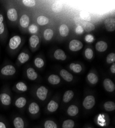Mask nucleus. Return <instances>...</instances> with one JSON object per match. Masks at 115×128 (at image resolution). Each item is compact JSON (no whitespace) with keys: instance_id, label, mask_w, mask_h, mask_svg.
<instances>
[{"instance_id":"nucleus-8","label":"nucleus","mask_w":115,"mask_h":128,"mask_svg":"<svg viewBox=\"0 0 115 128\" xmlns=\"http://www.w3.org/2000/svg\"><path fill=\"white\" fill-rule=\"evenodd\" d=\"M0 101L3 105L8 106L12 103V98L7 93H2L0 94Z\"/></svg>"},{"instance_id":"nucleus-3","label":"nucleus","mask_w":115,"mask_h":128,"mask_svg":"<svg viewBox=\"0 0 115 128\" xmlns=\"http://www.w3.org/2000/svg\"><path fill=\"white\" fill-rule=\"evenodd\" d=\"M48 93V90L46 87L45 86H40L37 90L36 95L39 100L44 101L47 98Z\"/></svg>"},{"instance_id":"nucleus-30","label":"nucleus","mask_w":115,"mask_h":128,"mask_svg":"<svg viewBox=\"0 0 115 128\" xmlns=\"http://www.w3.org/2000/svg\"><path fill=\"white\" fill-rule=\"evenodd\" d=\"M75 126V122L72 120H65L62 124V128H73Z\"/></svg>"},{"instance_id":"nucleus-15","label":"nucleus","mask_w":115,"mask_h":128,"mask_svg":"<svg viewBox=\"0 0 115 128\" xmlns=\"http://www.w3.org/2000/svg\"><path fill=\"white\" fill-rule=\"evenodd\" d=\"M20 24L22 27L26 28L28 27L29 24V18L26 14H23L20 19Z\"/></svg>"},{"instance_id":"nucleus-19","label":"nucleus","mask_w":115,"mask_h":128,"mask_svg":"<svg viewBox=\"0 0 115 128\" xmlns=\"http://www.w3.org/2000/svg\"><path fill=\"white\" fill-rule=\"evenodd\" d=\"M58 106L59 105L57 102L53 100H52L48 104L47 109L50 112H54L58 109Z\"/></svg>"},{"instance_id":"nucleus-12","label":"nucleus","mask_w":115,"mask_h":128,"mask_svg":"<svg viewBox=\"0 0 115 128\" xmlns=\"http://www.w3.org/2000/svg\"><path fill=\"white\" fill-rule=\"evenodd\" d=\"M60 76L65 80L67 82H71L72 81L73 77L71 73L65 69H62L60 71Z\"/></svg>"},{"instance_id":"nucleus-7","label":"nucleus","mask_w":115,"mask_h":128,"mask_svg":"<svg viewBox=\"0 0 115 128\" xmlns=\"http://www.w3.org/2000/svg\"><path fill=\"white\" fill-rule=\"evenodd\" d=\"M103 86L106 91L109 92H112L115 90V85L114 83L109 78H106L104 80Z\"/></svg>"},{"instance_id":"nucleus-11","label":"nucleus","mask_w":115,"mask_h":128,"mask_svg":"<svg viewBox=\"0 0 115 128\" xmlns=\"http://www.w3.org/2000/svg\"><path fill=\"white\" fill-rule=\"evenodd\" d=\"M40 111V107L38 104L33 102L31 103L28 106V111L32 115H36L39 113Z\"/></svg>"},{"instance_id":"nucleus-27","label":"nucleus","mask_w":115,"mask_h":128,"mask_svg":"<svg viewBox=\"0 0 115 128\" xmlns=\"http://www.w3.org/2000/svg\"><path fill=\"white\" fill-rule=\"evenodd\" d=\"M104 108L106 111L110 112L115 110V103L112 101H108L104 104Z\"/></svg>"},{"instance_id":"nucleus-5","label":"nucleus","mask_w":115,"mask_h":128,"mask_svg":"<svg viewBox=\"0 0 115 128\" xmlns=\"http://www.w3.org/2000/svg\"><path fill=\"white\" fill-rule=\"evenodd\" d=\"M83 47L82 42L77 40H73L69 43V49L72 51H78Z\"/></svg>"},{"instance_id":"nucleus-25","label":"nucleus","mask_w":115,"mask_h":128,"mask_svg":"<svg viewBox=\"0 0 115 128\" xmlns=\"http://www.w3.org/2000/svg\"><path fill=\"white\" fill-rule=\"evenodd\" d=\"M26 104V99L24 97H20L15 102V106L18 108H22Z\"/></svg>"},{"instance_id":"nucleus-37","label":"nucleus","mask_w":115,"mask_h":128,"mask_svg":"<svg viewBox=\"0 0 115 128\" xmlns=\"http://www.w3.org/2000/svg\"><path fill=\"white\" fill-rule=\"evenodd\" d=\"M22 3L26 7H32L35 6L36 2L34 0H23Z\"/></svg>"},{"instance_id":"nucleus-17","label":"nucleus","mask_w":115,"mask_h":128,"mask_svg":"<svg viewBox=\"0 0 115 128\" xmlns=\"http://www.w3.org/2000/svg\"><path fill=\"white\" fill-rule=\"evenodd\" d=\"M108 48L107 44L105 42L100 41L98 42L96 45V48L99 52H104L107 50Z\"/></svg>"},{"instance_id":"nucleus-42","label":"nucleus","mask_w":115,"mask_h":128,"mask_svg":"<svg viewBox=\"0 0 115 128\" xmlns=\"http://www.w3.org/2000/svg\"><path fill=\"white\" fill-rule=\"evenodd\" d=\"M84 32V29L82 26H78L75 29V33L77 34H82Z\"/></svg>"},{"instance_id":"nucleus-34","label":"nucleus","mask_w":115,"mask_h":128,"mask_svg":"<svg viewBox=\"0 0 115 128\" xmlns=\"http://www.w3.org/2000/svg\"><path fill=\"white\" fill-rule=\"evenodd\" d=\"M80 16L82 20H85L86 22H88L91 20V16L90 14L85 11H81L80 12Z\"/></svg>"},{"instance_id":"nucleus-14","label":"nucleus","mask_w":115,"mask_h":128,"mask_svg":"<svg viewBox=\"0 0 115 128\" xmlns=\"http://www.w3.org/2000/svg\"><path fill=\"white\" fill-rule=\"evenodd\" d=\"M54 58L57 60H65L67 58V56L65 52L61 49L56 50L54 52Z\"/></svg>"},{"instance_id":"nucleus-45","label":"nucleus","mask_w":115,"mask_h":128,"mask_svg":"<svg viewBox=\"0 0 115 128\" xmlns=\"http://www.w3.org/2000/svg\"><path fill=\"white\" fill-rule=\"evenodd\" d=\"M0 128H7L6 124L2 121H0Z\"/></svg>"},{"instance_id":"nucleus-46","label":"nucleus","mask_w":115,"mask_h":128,"mask_svg":"<svg viewBox=\"0 0 115 128\" xmlns=\"http://www.w3.org/2000/svg\"><path fill=\"white\" fill-rule=\"evenodd\" d=\"M91 128V127H88V128Z\"/></svg>"},{"instance_id":"nucleus-39","label":"nucleus","mask_w":115,"mask_h":128,"mask_svg":"<svg viewBox=\"0 0 115 128\" xmlns=\"http://www.w3.org/2000/svg\"><path fill=\"white\" fill-rule=\"evenodd\" d=\"M4 16L2 14H0V34H2L4 33L5 27L3 23Z\"/></svg>"},{"instance_id":"nucleus-22","label":"nucleus","mask_w":115,"mask_h":128,"mask_svg":"<svg viewBox=\"0 0 115 128\" xmlns=\"http://www.w3.org/2000/svg\"><path fill=\"white\" fill-rule=\"evenodd\" d=\"M48 81L52 84H57L60 82V78L56 74H52L49 76Z\"/></svg>"},{"instance_id":"nucleus-18","label":"nucleus","mask_w":115,"mask_h":128,"mask_svg":"<svg viewBox=\"0 0 115 128\" xmlns=\"http://www.w3.org/2000/svg\"><path fill=\"white\" fill-rule=\"evenodd\" d=\"M74 95V93L72 90H68L66 91L64 94L63 98H62L63 102L65 103L69 102L73 98Z\"/></svg>"},{"instance_id":"nucleus-41","label":"nucleus","mask_w":115,"mask_h":128,"mask_svg":"<svg viewBox=\"0 0 115 128\" xmlns=\"http://www.w3.org/2000/svg\"><path fill=\"white\" fill-rule=\"evenodd\" d=\"M38 30V28L35 24L31 25L28 27V31L29 32L32 34H36Z\"/></svg>"},{"instance_id":"nucleus-21","label":"nucleus","mask_w":115,"mask_h":128,"mask_svg":"<svg viewBox=\"0 0 115 128\" xmlns=\"http://www.w3.org/2000/svg\"><path fill=\"white\" fill-rule=\"evenodd\" d=\"M87 80L89 81V82L92 84H97V82L99 81V78H98V76L95 73H94L93 72L89 73L88 74Z\"/></svg>"},{"instance_id":"nucleus-9","label":"nucleus","mask_w":115,"mask_h":128,"mask_svg":"<svg viewBox=\"0 0 115 128\" xmlns=\"http://www.w3.org/2000/svg\"><path fill=\"white\" fill-rule=\"evenodd\" d=\"M7 18L10 21L15 22L18 18L17 10L15 8H10L8 10L7 13Z\"/></svg>"},{"instance_id":"nucleus-38","label":"nucleus","mask_w":115,"mask_h":128,"mask_svg":"<svg viewBox=\"0 0 115 128\" xmlns=\"http://www.w3.org/2000/svg\"><path fill=\"white\" fill-rule=\"evenodd\" d=\"M85 55L87 59H91L93 56V52L91 48H87L85 52Z\"/></svg>"},{"instance_id":"nucleus-13","label":"nucleus","mask_w":115,"mask_h":128,"mask_svg":"<svg viewBox=\"0 0 115 128\" xmlns=\"http://www.w3.org/2000/svg\"><path fill=\"white\" fill-rule=\"evenodd\" d=\"M28 78L31 80H35L38 78V74L33 68H28L26 71Z\"/></svg>"},{"instance_id":"nucleus-36","label":"nucleus","mask_w":115,"mask_h":128,"mask_svg":"<svg viewBox=\"0 0 115 128\" xmlns=\"http://www.w3.org/2000/svg\"><path fill=\"white\" fill-rule=\"evenodd\" d=\"M34 64L37 68H41L44 67L45 65V62L44 60L42 58H37L35 60Z\"/></svg>"},{"instance_id":"nucleus-1","label":"nucleus","mask_w":115,"mask_h":128,"mask_svg":"<svg viewBox=\"0 0 115 128\" xmlns=\"http://www.w3.org/2000/svg\"><path fill=\"white\" fill-rule=\"evenodd\" d=\"M96 104V100L92 95H88L85 98L83 102V105L86 109H92Z\"/></svg>"},{"instance_id":"nucleus-44","label":"nucleus","mask_w":115,"mask_h":128,"mask_svg":"<svg viewBox=\"0 0 115 128\" xmlns=\"http://www.w3.org/2000/svg\"><path fill=\"white\" fill-rule=\"evenodd\" d=\"M110 71L112 73H115V64L113 63L110 67Z\"/></svg>"},{"instance_id":"nucleus-33","label":"nucleus","mask_w":115,"mask_h":128,"mask_svg":"<svg viewBox=\"0 0 115 128\" xmlns=\"http://www.w3.org/2000/svg\"><path fill=\"white\" fill-rule=\"evenodd\" d=\"M16 87L17 89L19 91L25 92L27 90V87L26 84L22 82H18L16 85Z\"/></svg>"},{"instance_id":"nucleus-29","label":"nucleus","mask_w":115,"mask_h":128,"mask_svg":"<svg viewBox=\"0 0 115 128\" xmlns=\"http://www.w3.org/2000/svg\"><path fill=\"white\" fill-rule=\"evenodd\" d=\"M37 23L40 26H44L48 24L49 22V18L44 16H40L38 17L37 20Z\"/></svg>"},{"instance_id":"nucleus-10","label":"nucleus","mask_w":115,"mask_h":128,"mask_svg":"<svg viewBox=\"0 0 115 128\" xmlns=\"http://www.w3.org/2000/svg\"><path fill=\"white\" fill-rule=\"evenodd\" d=\"M13 124L15 128H24L25 122L22 117L17 116L14 118Z\"/></svg>"},{"instance_id":"nucleus-2","label":"nucleus","mask_w":115,"mask_h":128,"mask_svg":"<svg viewBox=\"0 0 115 128\" xmlns=\"http://www.w3.org/2000/svg\"><path fill=\"white\" fill-rule=\"evenodd\" d=\"M21 43V38L19 36H15L10 39L9 46L12 50L16 49Z\"/></svg>"},{"instance_id":"nucleus-16","label":"nucleus","mask_w":115,"mask_h":128,"mask_svg":"<svg viewBox=\"0 0 115 128\" xmlns=\"http://www.w3.org/2000/svg\"><path fill=\"white\" fill-rule=\"evenodd\" d=\"M79 112V108L76 105L72 104L69 106L67 110V113L70 116H75Z\"/></svg>"},{"instance_id":"nucleus-31","label":"nucleus","mask_w":115,"mask_h":128,"mask_svg":"<svg viewBox=\"0 0 115 128\" xmlns=\"http://www.w3.org/2000/svg\"><path fill=\"white\" fill-rule=\"evenodd\" d=\"M54 35V32L51 29H47L45 30L44 33V36L45 40H50L53 38Z\"/></svg>"},{"instance_id":"nucleus-35","label":"nucleus","mask_w":115,"mask_h":128,"mask_svg":"<svg viewBox=\"0 0 115 128\" xmlns=\"http://www.w3.org/2000/svg\"><path fill=\"white\" fill-rule=\"evenodd\" d=\"M45 128H58L57 124L53 120H46L44 124Z\"/></svg>"},{"instance_id":"nucleus-28","label":"nucleus","mask_w":115,"mask_h":128,"mask_svg":"<svg viewBox=\"0 0 115 128\" xmlns=\"http://www.w3.org/2000/svg\"><path fill=\"white\" fill-rule=\"evenodd\" d=\"M29 59V55L27 54V53L23 52L20 53L18 57V60L21 64L25 63Z\"/></svg>"},{"instance_id":"nucleus-6","label":"nucleus","mask_w":115,"mask_h":128,"mask_svg":"<svg viewBox=\"0 0 115 128\" xmlns=\"http://www.w3.org/2000/svg\"><path fill=\"white\" fill-rule=\"evenodd\" d=\"M105 28L107 31L109 32L113 31L115 29V18H107L104 22Z\"/></svg>"},{"instance_id":"nucleus-24","label":"nucleus","mask_w":115,"mask_h":128,"mask_svg":"<svg viewBox=\"0 0 115 128\" xmlns=\"http://www.w3.org/2000/svg\"><path fill=\"white\" fill-rule=\"evenodd\" d=\"M82 27L87 32H89L94 30L96 28L95 26L93 24L87 22H85L82 24Z\"/></svg>"},{"instance_id":"nucleus-32","label":"nucleus","mask_w":115,"mask_h":128,"mask_svg":"<svg viewBox=\"0 0 115 128\" xmlns=\"http://www.w3.org/2000/svg\"><path fill=\"white\" fill-rule=\"evenodd\" d=\"M70 68L74 72L77 73L81 72L82 70V67L80 64L75 63H71L70 65Z\"/></svg>"},{"instance_id":"nucleus-43","label":"nucleus","mask_w":115,"mask_h":128,"mask_svg":"<svg viewBox=\"0 0 115 128\" xmlns=\"http://www.w3.org/2000/svg\"><path fill=\"white\" fill-rule=\"evenodd\" d=\"M85 40L86 41H87V42H91L93 40H94V38L92 35L90 34H88L85 37Z\"/></svg>"},{"instance_id":"nucleus-20","label":"nucleus","mask_w":115,"mask_h":128,"mask_svg":"<svg viewBox=\"0 0 115 128\" xmlns=\"http://www.w3.org/2000/svg\"><path fill=\"white\" fill-rule=\"evenodd\" d=\"M62 8H63V5L60 1L55 2L52 6V10L56 13H58L61 12Z\"/></svg>"},{"instance_id":"nucleus-4","label":"nucleus","mask_w":115,"mask_h":128,"mask_svg":"<svg viewBox=\"0 0 115 128\" xmlns=\"http://www.w3.org/2000/svg\"><path fill=\"white\" fill-rule=\"evenodd\" d=\"M16 72V69L13 65H8L3 67L1 70L2 74L6 76H13Z\"/></svg>"},{"instance_id":"nucleus-26","label":"nucleus","mask_w":115,"mask_h":128,"mask_svg":"<svg viewBox=\"0 0 115 128\" xmlns=\"http://www.w3.org/2000/svg\"><path fill=\"white\" fill-rule=\"evenodd\" d=\"M59 33L60 36L63 37L68 36L69 33V29L68 26L66 24H62L59 27Z\"/></svg>"},{"instance_id":"nucleus-23","label":"nucleus","mask_w":115,"mask_h":128,"mask_svg":"<svg viewBox=\"0 0 115 128\" xmlns=\"http://www.w3.org/2000/svg\"><path fill=\"white\" fill-rule=\"evenodd\" d=\"M29 42L30 47H32V48H36L39 44V38L37 36L33 35L29 38Z\"/></svg>"},{"instance_id":"nucleus-40","label":"nucleus","mask_w":115,"mask_h":128,"mask_svg":"<svg viewBox=\"0 0 115 128\" xmlns=\"http://www.w3.org/2000/svg\"><path fill=\"white\" fill-rule=\"evenodd\" d=\"M115 61V54L114 53H111L109 54L106 58V62L108 64L113 63Z\"/></svg>"}]
</instances>
